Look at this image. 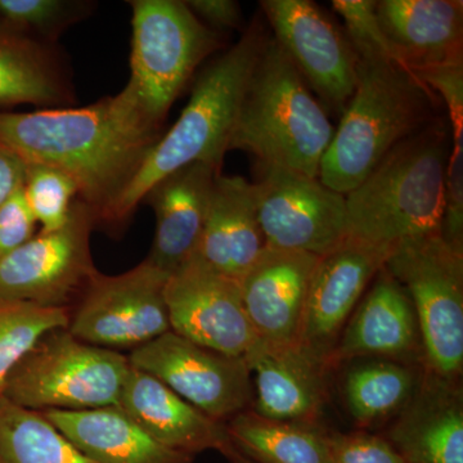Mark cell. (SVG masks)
Wrapping results in <instances>:
<instances>
[{
    "label": "cell",
    "mask_w": 463,
    "mask_h": 463,
    "mask_svg": "<svg viewBox=\"0 0 463 463\" xmlns=\"http://www.w3.org/2000/svg\"><path fill=\"white\" fill-rule=\"evenodd\" d=\"M160 129L125 85L87 108L0 111V149L26 166L69 176L97 223L138 172Z\"/></svg>",
    "instance_id": "cell-1"
},
{
    "label": "cell",
    "mask_w": 463,
    "mask_h": 463,
    "mask_svg": "<svg viewBox=\"0 0 463 463\" xmlns=\"http://www.w3.org/2000/svg\"><path fill=\"white\" fill-rule=\"evenodd\" d=\"M268 41L264 27L252 25L203 70L176 123L160 137L132 181L97 223L112 230L123 227L148 191L169 174L200 161L223 163L241 100Z\"/></svg>",
    "instance_id": "cell-2"
},
{
    "label": "cell",
    "mask_w": 463,
    "mask_h": 463,
    "mask_svg": "<svg viewBox=\"0 0 463 463\" xmlns=\"http://www.w3.org/2000/svg\"><path fill=\"white\" fill-rule=\"evenodd\" d=\"M450 145L438 121L395 146L346 194L347 237L394 246L440 232Z\"/></svg>",
    "instance_id": "cell-3"
},
{
    "label": "cell",
    "mask_w": 463,
    "mask_h": 463,
    "mask_svg": "<svg viewBox=\"0 0 463 463\" xmlns=\"http://www.w3.org/2000/svg\"><path fill=\"white\" fill-rule=\"evenodd\" d=\"M434 93L395 62H362L318 179L346 196L395 146L438 123Z\"/></svg>",
    "instance_id": "cell-4"
},
{
    "label": "cell",
    "mask_w": 463,
    "mask_h": 463,
    "mask_svg": "<svg viewBox=\"0 0 463 463\" xmlns=\"http://www.w3.org/2000/svg\"><path fill=\"white\" fill-rule=\"evenodd\" d=\"M334 134L322 103L269 38L241 100L228 151L241 149L258 163L318 178Z\"/></svg>",
    "instance_id": "cell-5"
},
{
    "label": "cell",
    "mask_w": 463,
    "mask_h": 463,
    "mask_svg": "<svg viewBox=\"0 0 463 463\" xmlns=\"http://www.w3.org/2000/svg\"><path fill=\"white\" fill-rule=\"evenodd\" d=\"M128 356L76 339L67 328L45 334L14 367L3 397L26 410L88 411L118 405Z\"/></svg>",
    "instance_id": "cell-6"
},
{
    "label": "cell",
    "mask_w": 463,
    "mask_h": 463,
    "mask_svg": "<svg viewBox=\"0 0 463 463\" xmlns=\"http://www.w3.org/2000/svg\"><path fill=\"white\" fill-rule=\"evenodd\" d=\"M385 269L412 301L422 344L423 373L461 381L463 371V250L440 232L394 245Z\"/></svg>",
    "instance_id": "cell-7"
},
{
    "label": "cell",
    "mask_w": 463,
    "mask_h": 463,
    "mask_svg": "<svg viewBox=\"0 0 463 463\" xmlns=\"http://www.w3.org/2000/svg\"><path fill=\"white\" fill-rule=\"evenodd\" d=\"M132 75L128 87L161 127L207 56L221 45L214 30L179 0H132Z\"/></svg>",
    "instance_id": "cell-8"
},
{
    "label": "cell",
    "mask_w": 463,
    "mask_h": 463,
    "mask_svg": "<svg viewBox=\"0 0 463 463\" xmlns=\"http://www.w3.org/2000/svg\"><path fill=\"white\" fill-rule=\"evenodd\" d=\"M169 274L147 260L118 276L97 273L71 309L76 339L105 349H137L172 331L165 303Z\"/></svg>",
    "instance_id": "cell-9"
},
{
    "label": "cell",
    "mask_w": 463,
    "mask_h": 463,
    "mask_svg": "<svg viewBox=\"0 0 463 463\" xmlns=\"http://www.w3.org/2000/svg\"><path fill=\"white\" fill-rule=\"evenodd\" d=\"M96 215L75 203L61 230L41 233L0 260V301L71 307L99 273L90 255Z\"/></svg>",
    "instance_id": "cell-10"
},
{
    "label": "cell",
    "mask_w": 463,
    "mask_h": 463,
    "mask_svg": "<svg viewBox=\"0 0 463 463\" xmlns=\"http://www.w3.org/2000/svg\"><path fill=\"white\" fill-rule=\"evenodd\" d=\"M252 190L267 248L322 257L347 239L345 196L318 178L258 163Z\"/></svg>",
    "instance_id": "cell-11"
},
{
    "label": "cell",
    "mask_w": 463,
    "mask_h": 463,
    "mask_svg": "<svg viewBox=\"0 0 463 463\" xmlns=\"http://www.w3.org/2000/svg\"><path fill=\"white\" fill-rule=\"evenodd\" d=\"M128 359L218 421L252 407V374L245 358L222 354L169 331L132 350Z\"/></svg>",
    "instance_id": "cell-12"
},
{
    "label": "cell",
    "mask_w": 463,
    "mask_h": 463,
    "mask_svg": "<svg viewBox=\"0 0 463 463\" xmlns=\"http://www.w3.org/2000/svg\"><path fill=\"white\" fill-rule=\"evenodd\" d=\"M274 41L327 108L343 114L358 83L359 58L345 33L309 0L260 3Z\"/></svg>",
    "instance_id": "cell-13"
},
{
    "label": "cell",
    "mask_w": 463,
    "mask_h": 463,
    "mask_svg": "<svg viewBox=\"0 0 463 463\" xmlns=\"http://www.w3.org/2000/svg\"><path fill=\"white\" fill-rule=\"evenodd\" d=\"M165 303L172 331L197 345L240 358L257 345L240 283L194 259L167 279Z\"/></svg>",
    "instance_id": "cell-14"
},
{
    "label": "cell",
    "mask_w": 463,
    "mask_h": 463,
    "mask_svg": "<svg viewBox=\"0 0 463 463\" xmlns=\"http://www.w3.org/2000/svg\"><path fill=\"white\" fill-rule=\"evenodd\" d=\"M394 246L347 239L322 255L304 310L298 344L330 365V356L365 288L385 267ZM331 368V367H330Z\"/></svg>",
    "instance_id": "cell-15"
},
{
    "label": "cell",
    "mask_w": 463,
    "mask_h": 463,
    "mask_svg": "<svg viewBox=\"0 0 463 463\" xmlns=\"http://www.w3.org/2000/svg\"><path fill=\"white\" fill-rule=\"evenodd\" d=\"M319 258L309 252L267 248L240 279L246 315L259 341L298 343L310 282Z\"/></svg>",
    "instance_id": "cell-16"
},
{
    "label": "cell",
    "mask_w": 463,
    "mask_h": 463,
    "mask_svg": "<svg viewBox=\"0 0 463 463\" xmlns=\"http://www.w3.org/2000/svg\"><path fill=\"white\" fill-rule=\"evenodd\" d=\"M364 356L422 364L421 335L412 301L385 267L341 332L330 356L331 370Z\"/></svg>",
    "instance_id": "cell-17"
},
{
    "label": "cell",
    "mask_w": 463,
    "mask_h": 463,
    "mask_svg": "<svg viewBox=\"0 0 463 463\" xmlns=\"http://www.w3.org/2000/svg\"><path fill=\"white\" fill-rule=\"evenodd\" d=\"M245 359L254 374V412L277 421L318 422L327 398V362L298 343L269 345L261 341Z\"/></svg>",
    "instance_id": "cell-18"
},
{
    "label": "cell",
    "mask_w": 463,
    "mask_h": 463,
    "mask_svg": "<svg viewBox=\"0 0 463 463\" xmlns=\"http://www.w3.org/2000/svg\"><path fill=\"white\" fill-rule=\"evenodd\" d=\"M222 164L200 161L182 167L157 182L143 200L156 216L154 245L146 260L169 276L196 251Z\"/></svg>",
    "instance_id": "cell-19"
},
{
    "label": "cell",
    "mask_w": 463,
    "mask_h": 463,
    "mask_svg": "<svg viewBox=\"0 0 463 463\" xmlns=\"http://www.w3.org/2000/svg\"><path fill=\"white\" fill-rule=\"evenodd\" d=\"M383 437L407 463H463L461 381L421 371L412 398Z\"/></svg>",
    "instance_id": "cell-20"
},
{
    "label": "cell",
    "mask_w": 463,
    "mask_h": 463,
    "mask_svg": "<svg viewBox=\"0 0 463 463\" xmlns=\"http://www.w3.org/2000/svg\"><path fill=\"white\" fill-rule=\"evenodd\" d=\"M381 29L408 71L463 63L461 0H381Z\"/></svg>",
    "instance_id": "cell-21"
},
{
    "label": "cell",
    "mask_w": 463,
    "mask_h": 463,
    "mask_svg": "<svg viewBox=\"0 0 463 463\" xmlns=\"http://www.w3.org/2000/svg\"><path fill=\"white\" fill-rule=\"evenodd\" d=\"M118 407L158 443L196 457L230 446L225 422L185 402L156 377L130 367Z\"/></svg>",
    "instance_id": "cell-22"
},
{
    "label": "cell",
    "mask_w": 463,
    "mask_h": 463,
    "mask_svg": "<svg viewBox=\"0 0 463 463\" xmlns=\"http://www.w3.org/2000/svg\"><path fill=\"white\" fill-rule=\"evenodd\" d=\"M252 182L219 175L201 233L194 260L240 282L265 249Z\"/></svg>",
    "instance_id": "cell-23"
},
{
    "label": "cell",
    "mask_w": 463,
    "mask_h": 463,
    "mask_svg": "<svg viewBox=\"0 0 463 463\" xmlns=\"http://www.w3.org/2000/svg\"><path fill=\"white\" fill-rule=\"evenodd\" d=\"M96 463H194L149 437L118 405L88 411L42 412Z\"/></svg>",
    "instance_id": "cell-24"
},
{
    "label": "cell",
    "mask_w": 463,
    "mask_h": 463,
    "mask_svg": "<svg viewBox=\"0 0 463 463\" xmlns=\"http://www.w3.org/2000/svg\"><path fill=\"white\" fill-rule=\"evenodd\" d=\"M69 102L65 78L53 53L32 36L0 21V108Z\"/></svg>",
    "instance_id": "cell-25"
},
{
    "label": "cell",
    "mask_w": 463,
    "mask_h": 463,
    "mask_svg": "<svg viewBox=\"0 0 463 463\" xmlns=\"http://www.w3.org/2000/svg\"><path fill=\"white\" fill-rule=\"evenodd\" d=\"M232 446L255 463H331L328 430L318 422L277 421L250 408L225 422Z\"/></svg>",
    "instance_id": "cell-26"
},
{
    "label": "cell",
    "mask_w": 463,
    "mask_h": 463,
    "mask_svg": "<svg viewBox=\"0 0 463 463\" xmlns=\"http://www.w3.org/2000/svg\"><path fill=\"white\" fill-rule=\"evenodd\" d=\"M421 373L410 364L373 361L347 371L343 392L347 411L358 428H373L395 417L412 398Z\"/></svg>",
    "instance_id": "cell-27"
},
{
    "label": "cell",
    "mask_w": 463,
    "mask_h": 463,
    "mask_svg": "<svg viewBox=\"0 0 463 463\" xmlns=\"http://www.w3.org/2000/svg\"><path fill=\"white\" fill-rule=\"evenodd\" d=\"M2 463H96L84 455L42 412L0 397Z\"/></svg>",
    "instance_id": "cell-28"
},
{
    "label": "cell",
    "mask_w": 463,
    "mask_h": 463,
    "mask_svg": "<svg viewBox=\"0 0 463 463\" xmlns=\"http://www.w3.org/2000/svg\"><path fill=\"white\" fill-rule=\"evenodd\" d=\"M71 307L0 301V397L14 367L50 331L69 327Z\"/></svg>",
    "instance_id": "cell-29"
},
{
    "label": "cell",
    "mask_w": 463,
    "mask_h": 463,
    "mask_svg": "<svg viewBox=\"0 0 463 463\" xmlns=\"http://www.w3.org/2000/svg\"><path fill=\"white\" fill-rule=\"evenodd\" d=\"M24 194L36 223L42 225L43 233L65 227L75 203L74 197L79 194L69 176L45 166H26Z\"/></svg>",
    "instance_id": "cell-30"
},
{
    "label": "cell",
    "mask_w": 463,
    "mask_h": 463,
    "mask_svg": "<svg viewBox=\"0 0 463 463\" xmlns=\"http://www.w3.org/2000/svg\"><path fill=\"white\" fill-rule=\"evenodd\" d=\"M87 8L84 2L0 0V21L27 36L38 33L42 38H56L67 26L83 18Z\"/></svg>",
    "instance_id": "cell-31"
},
{
    "label": "cell",
    "mask_w": 463,
    "mask_h": 463,
    "mask_svg": "<svg viewBox=\"0 0 463 463\" xmlns=\"http://www.w3.org/2000/svg\"><path fill=\"white\" fill-rule=\"evenodd\" d=\"M332 7L345 23L346 38L362 62H395L381 29L374 0H334ZM397 63V62H395Z\"/></svg>",
    "instance_id": "cell-32"
},
{
    "label": "cell",
    "mask_w": 463,
    "mask_h": 463,
    "mask_svg": "<svg viewBox=\"0 0 463 463\" xmlns=\"http://www.w3.org/2000/svg\"><path fill=\"white\" fill-rule=\"evenodd\" d=\"M331 463H407L383 435L328 431Z\"/></svg>",
    "instance_id": "cell-33"
},
{
    "label": "cell",
    "mask_w": 463,
    "mask_h": 463,
    "mask_svg": "<svg viewBox=\"0 0 463 463\" xmlns=\"http://www.w3.org/2000/svg\"><path fill=\"white\" fill-rule=\"evenodd\" d=\"M450 138L440 234L453 248L463 250V134H450Z\"/></svg>",
    "instance_id": "cell-34"
},
{
    "label": "cell",
    "mask_w": 463,
    "mask_h": 463,
    "mask_svg": "<svg viewBox=\"0 0 463 463\" xmlns=\"http://www.w3.org/2000/svg\"><path fill=\"white\" fill-rule=\"evenodd\" d=\"M438 99L446 103L450 121V134H463V63L441 65L411 71Z\"/></svg>",
    "instance_id": "cell-35"
},
{
    "label": "cell",
    "mask_w": 463,
    "mask_h": 463,
    "mask_svg": "<svg viewBox=\"0 0 463 463\" xmlns=\"http://www.w3.org/2000/svg\"><path fill=\"white\" fill-rule=\"evenodd\" d=\"M36 224L20 188L0 206V260L32 240Z\"/></svg>",
    "instance_id": "cell-36"
},
{
    "label": "cell",
    "mask_w": 463,
    "mask_h": 463,
    "mask_svg": "<svg viewBox=\"0 0 463 463\" xmlns=\"http://www.w3.org/2000/svg\"><path fill=\"white\" fill-rule=\"evenodd\" d=\"M185 5L206 26L236 29L242 18L239 3L233 0H191Z\"/></svg>",
    "instance_id": "cell-37"
},
{
    "label": "cell",
    "mask_w": 463,
    "mask_h": 463,
    "mask_svg": "<svg viewBox=\"0 0 463 463\" xmlns=\"http://www.w3.org/2000/svg\"><path fill=\"white\" fill-rule=\"evenodd\" d=\"M26 165L0 149V206L25 184Z\"/></svg>",
    "instance_id": "cell-38"
},
{
    "label": "cell",
    "mask_w": 463,
    "mask_h": 463,
    "mask_svg": "<svg viewBox=\"0 0 463 463\" xmlns=\"http://www.w3.org/2000/svg\"><path fill=\"white\" fill-rule=\"evenodd\" d=\"M231 463H255L252 462L251 459H249L248 457L243 456L242 453L239 452L232 443L230 446L225 448L224 452L222 453Z\"/></svg>",
    "instance_id": "cell-39"
},
{
    "label": "cell",
    "mask_w": 463,
    "mask_h": 463,
    "mask_svg": "<svg viewBox=\"0 0 463 463\" xmlns=\"http://www.w3.org/2000/svg\"><path fill=\"white\" fill-rule=\"evenodd\" d=\"M0 463H2V461H0Z\"/></svg>",
    "instance_id": "cell-40"
}]
</instances>
